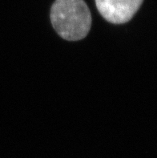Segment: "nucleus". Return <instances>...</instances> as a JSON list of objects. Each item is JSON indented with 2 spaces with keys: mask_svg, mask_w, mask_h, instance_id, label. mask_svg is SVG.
Returning a JSON list of instances; mask_svg holds the SVG:
<instances>
[{
  "mask_svg": "<svg viewBox=\"0 0 157 158\" xmlns=\"http://www.w3.org/2000/svg\"><path fill=\"white\" fill-rule=\"evenodd\" d=\"M51 21L62 38L77 41L88 34L92 15L84 0H56L51 9Z\"/></svg>",
  "mask_w": 157,
  "mask_h": 158,
  "instance_id": "1",
  "label": "nucleus"
},
{
  "mask_svg": "<svg viewBox=\"0 0 157 158\" xmlns=\"http://www.w3.org/2000/svg\"><path fill=\"white\" fill-rule=\"evenodd\" d=\"M143 0H96V7L107 22L125 23L138 11Z\"/></svg>",
  "mask_w": 157,
  "mask_h": 158,
  "instance_id": "2",
  "label": "nucleus"
}]
</instances>
